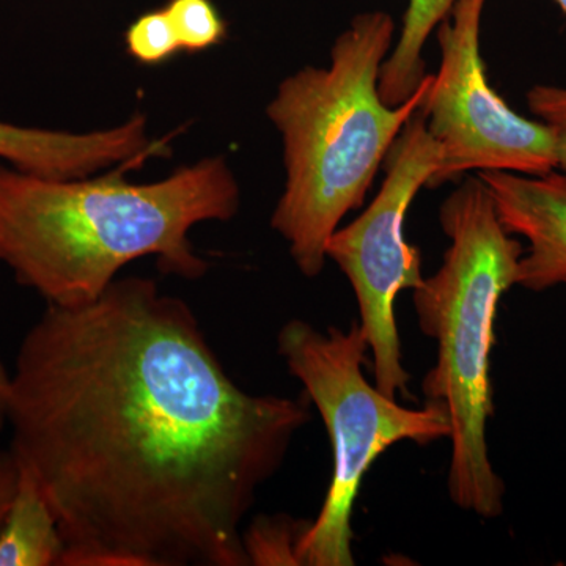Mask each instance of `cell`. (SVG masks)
Listing matches in <instances>:
<instances>
[{"label":"cell","instance_id":"1","mask_svg":"<svg viewBox=\"0 0 566 566\" xmlns=\"http://www.w3.org/2000/svg\"><path fill=\"white\" fill-rule=\"evenodd\" d=\"M311 405L245 392L188 303L126 277L48 305L18 349L7 424L57 517L61 566H248L241 524Z\"/></svg>","mask_w":566,"mask_h":566},{"label":"cell","instance_id":"2","mask_svg":"<svg viewBox=\"0 0 566 566\" xmlns=\"http://www.w3.org/2000/svg\"><path fill=\"white\" fill-rule=\"evenodd\" d=\"M115 167L99 177L44 178L0 167V263L48 305L92 303L134 260L188 281L208 263L189 232L227 222L240 210V186L223 156L182 166L161 181L134 185Z\"/></svg>","mask_w":566,"mask_h":566},{"label":"cell","instance_id":"3","mask_svg":"<svg viewBox=\"0 0 566 566\" xmlns=\"http://www.w3.org/2000/svg\"><path fill=\"white\" fill-rule=\"evenodd\" d=\"M394 35L386 11L357 14L335 40L331 65L305 66L286 77L268 104V118L282 136L286 172L271 226L305 277L322 273L331 237L349 211L363 207L433 82V74L424 76L400 106L382 102L379 74Z\"/></svg>","mask_w":566,"mask_h":566},{"label":"cell","instance_id":"4","mask_svg":"<svg viewBox=\"0 0 566 566\" xmlns=\"http://www.w3.org/2000/svg\"><path fill=\"white\" fill-rule=\"evenodd\" d=\"M439 222L449 249L441 268L412 290L420 329L438 352L422 392L449 415L450 499L464 512L494 520L504 513L505 483L488 452L486 424L494 412L491 352L499 301L516 285L524 249L499 221L480 177L465 178L447 197Z\"/></svg>","mask_w":566,"mask_h":566},{"label":"cell","instance_id":"5","mask_svg":"<svg viewBox=\"0 0 566 566\" xmlns=\"http://www.w3.org/2000/svg\"><path fill=\"white\" fill-rule=\"evenodd\" d=\"M359 322L348 331L316 329L304 319H290L277 334V353L322 416L331 446L334 474L322 510L301 536L297 556L303 566H353V510L370 465L401 441L428 446L450 438L446 408L428 403L405 408L365 379L368 352Z\"/></svg>","mask_w":566,"mask_h":566},{"label":"cell","instance_id":"6","mask_svg":"<svg viewBox=\"0 0 566 566\" xmlns=\"http://www.w3.org/2000/svg\"><path fill=\"white\" fill-rule=\"evenodd\" d=\"M441 163V151L422 107L394 142L386 178L374 202L348 226L335 230L326 248L352 283L359 304L360 329L374 354L375 386L390 398L408 395L411 375L403 367L395 319V300L422 285V255L405 238L409 207Z\"/></svg>","mask_w":566,"mask_h":566},{"label":"cell","instance_id":"7","mask_svg":"<svg viewBox=\"0 0 566 566\" xmlns=\"http://www.w3.org/2000/svg\"><path fill=\"white\" fill-rule=\"evenodd\" d=\"M486 0H457L438 25L441 65L422 112L441 163L428 188L472 172L542 177L556 169L553 137L545 123L510 109L486 77L480 25Z\"/></svg>","mask_w":566,"mask_h":566},{"label":"cell","instance_id":"8","mask_svg":"<svg viewBox=\"0 0 566 566\" xmlns=\"http://www.w3.org/2000/svg\"><path fill=\"white\" fill-rule=\"evenodd\" d=\"M169 153V139H148L147 118L140 114L115 128L81 134L0 122V158L13 169L44 178L91 177L111 167Z\"/></svg>","mask_w":566,"mask_h":566},{"label":"cell","instance_id":"9","mask_svg":"<svg viewBox=\"0 0 566 566\" xmlns=\"http://www.w3.org/2000/svg\"><path fill=\"white\" fill-rule=\"evenodd\" d=\"M494 200L499 221L510 234L526 238L516 285L545 292L566 283V175L542 177L480 172Z\"/></svg>","mask_w":566,"mask_h":566},{"label":"cell","instance_id":"10","mask_svg":"<svg viewBox=\"0 0 566 566\" xmlns=\"http://www.w3.org/2000/svg\"><path fill=\"white\" fill-rule=\"evenodd\" d=\"M63 551L57 517L35 476L20 464L17 491L0 526V566H61Z\"/></svg>","mask_w":566,"mask_h":566},{"label":"cell","instance_id":"11","mask_svg":"<svg viewBox=\"0 0 566 566\" xmlns=\"http://www.w3.org/2000/svg\"><path fill=\"white\" fill-rule=\"evenodd\" d=\"M457 0H409L400 40L387 55L378 91L387 106H400L427 76L422 51L431 32L449 17Z\"/></svg>","mask_w":566,"mask_h":566},{"label":"cell","instance_id":"12","mask_svg":"<svg viewBox=\"0 0 566 566\" xmlns=\"http://www.w3.org/2000/svg\"><path fill=\"white\" fill-rule=\"evenodd\" d=\"M312 521L290 516H256L243 532V545L249 565L301 566L297 545Z\"/></svg>","mask_w":566,"mask_h":566},{"label":"cell","instance_id":"13","mask_svg":"<svg viewBox=\"0 0 566 566\" xmlns=\"http://www.w3.org/2000/svg\"><path fill=\"white\" fill-rule=\"evenodd\" d=\"M181 51L202 52L227 36V24L211 0H170L166 7Z\"/></svg>","mask_w":566,"mask_h":566},{"label":"cell","instance_id":"14","mask_svg":"<svg viewBox=\"0 0 566 566\" xmlns=\"http://www.w3.org/2000/svg\"><path fill=\"white\" fill-rule=\"evenodd\" d=\"M126 51L142 65H161L181 51L180 41L166 9L148 11L125 33Z\"/></svg>","mask_w":566,"mask_h":566},{"label":"cell","instance_id":"15","mask_svg":"<svg viewBox=\"0 0 566 566\" xmlns=\"http://www.w3.org/2000/svg\"><path fill=\"white\" fill-rule=\"evenodd\" d=\"M527 103L531 111L549 129L556 167H560L566 175V88L535 85L527 92Z\"/></svg>","mask_w":566,"mask_h":566},{"label":"cell","instance_id":"16","mask_svg":"<svg viewBox=\"0 0 566 566\" xmlns=\"http://www.w3.org/2000/svg\"><path fill=\"white\" fill-rule=\"evenodd\" d=\"M20 464L11 450H0V526L17 491Z\"/></svg>","mask_w":566,"mask_h":566},{"label":"cell","instance_id":"17","mask_svg":"<svg viewBox=\"0 0 566 566\" xmlns=\"http://www.w3.org/2000/svg\"><path fill=\"white\" fill-rule=\"evenodd\" d=\"M10 381V371H7V368L0 363V431L6 427L7 416H9Z\"/></svg>","mask_w":566,"mask_h":566},{"label":"cell","instance_id":"18","mask_svg":"<svg viewBox=\"0 0 566 566\" xmlns=\"http://www.w3.org/2000/svg\"><path fill=\"white\" fill-rule=\"evenodd\" d=\"M557 6L560 7L562 11L566 14V0H556Z\"/></svg>","mask_w":566,"mask_h":566}]
</instances>
